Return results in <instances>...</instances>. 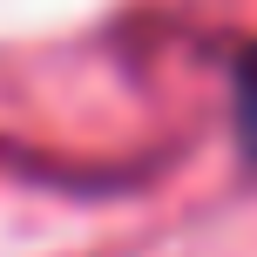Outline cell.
<instances>
[{"mask_svg": "<svg viewBox=\"0 0 257 257\" xmlns=\"http://www.w3.org/2000/svg\"><path fill=\"white\" fill-rule=\"evenodd\" d=\"M230 108H237V142H244V156H257V41L230 68Z\"/></svg>", "mask_w": 257, "mask_h": 257, "instance_id": "6da1fadb", "label": "cell"}]
</instances>
